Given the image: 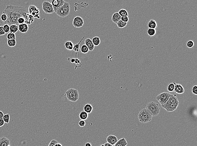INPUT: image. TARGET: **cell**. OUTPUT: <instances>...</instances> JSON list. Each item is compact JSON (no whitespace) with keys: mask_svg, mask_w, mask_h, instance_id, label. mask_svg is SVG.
<instances>
[{"mask_svg":"<svg viewBox=\"0 0 197 146\" xmlns=\"http://www.w3.org/2000/svg\"><path fill=\"white\" fill-rule=\"evenodd\" d=\"M121 20L122 21H124V22H126L128 23L129 21V17H128V16H122V17H121Z\"/></svg>","mask_w":197,"mask_h":146,"instance_id":"obj_40","label":"cell"},{"mask_svg":"<svg viewBox=\"0 0 197 146\" xmlns=\"http://www.w3.org/2000/svg\"><path fill=\"white\" fill-rule=\"evenodd\" d=\"M29 13L33 16L34 18H40V11L39 9L34 5H30L28 8Z\"/></svg>","mask_w":197,"mask_h":146,"instance_id":"obj_9","label":"cell"},{"mask_svg":"<svg viewBox=\"0 0 197 146\" xmlns=\"http://www.w3.org/2000/svg\"><path fill=\"white\" fill-rule=\"evenodd\" d=\"M5 123L4 121L3 120V118H0V127H2L4 125Z\"/></svg>","mask_w":197,"mask_h":146,"instance_id":"obj_44","label":"cell"},{"mask_svg":"<svg viewBox=\"0 0 197 146\" xmlns=\"http://www.w3.org/2000/svg\"><path fill=\"white\" fill-rule=\"evenodd\" d=\"M84 38V37H83L81 39L80 41L79 42V43H78L77 44H75V45H74V47H73V50L76 53V52H77V54L78 55V56H79V49L80 44L81 42L83 41Z\"/></svg>","mask_w":197,"mask_h":146,"instance_id":"obj_25","label":"cell"},{"mask_svg":"<svg viewBox=\"0 0 197 146\" xmlns=\"http://www.w3.org/2000/svg\"><path fill=\"white\" fill-rule=\"evenodd\" d=\"M111 56H112L111 54H109L108 56V59L109 60V61H111V58H112V57H111Z\"/></svg>","mask_w":197,"mask_h":146,"instance_id":"obj_49","label":"cell"},{"mask_svg":"<svg viewBox=\"0 0 197 146\" xmlns=\"http://www.w3.org/2000/svg\"><path fill=\"white\" fill-rule=\"evenodd\" d=\"M179 102V101L177 97H176V95L171 94L169 99H168V100L165 104H168L172 103L173 102Z\"/></svg>","mask_w":197,"mask_h":146,"instance_id":"obj_19","label":"cell"},{"mask_svg":"<svg viewBox=\"0 0 197 146\" xmlns=\"http://www.w3.org/2000/svg\"><path fill=\"white\" fill-rule=\"evenodd\" d=\"M148 26V28H153V29H156L158 27L157 23L156 21L154 20H151L149 21Z\"/></svg>","mask_w":197,"mask_h":146,"instance_id":"obj_20","label":"cell"},{"mask_svg":"<svg viewBox=\"0 0 197 146\" xmlns=\"http://www.w3.org/2000/svg\"><path fill=\"white\" fill-rule=\"evenodd\" d=\"M80 51L81 53H88L89 51L88 47L85 44L82 45L80 49Z\"/></svg>","mask_w":197,"mask_h":146,"instance_id":"obj_30","label":"cell"},{"mask_svg":"<svg viewBox=\"0 0 197 146\" xmlns=\"http://www.w3.org/2000/svg\"><path fill=\"white\" fill-rule=\"evenodd\" d=\"M75 58H72V59H71L70 60V62H71V63L74 64V62H75Z\"/></svg>","mask_w":197,"mask_h":146,"instance_id":"obj_47","label":"cell"},{"mask_svg":"<svg viewBox=\"0 0 197 146\" xmlns=\"http://www.w3.org/2000/svg\"><path fill=\"white\" fill-rule=\"evenodd\" d=\"M147 32L148 35L149 36H154L156 33V29L149 28L147 30Z\"/></svg>","mask_w":197,"mask_h":146,"instance_id":"obj_29","label":"cell"},{"mask_svg":"<svg viewBox=\"0 0 197 146\" xmlns=\"http://www.w3.org/2000/svg\"><path fill=\"white\" fill-rule=\"evenodd\" d=\"M7 43L8 46L10 47H14L17 45V41L16 40V39L8 40Z\"/></svg>","mask_w":197,"mask_h":146,"instance_id":"obj_27","label":"cell"},{"mask_svg":"<svg viewBox=\"0 0 197 146\" xmlns=\"http://www.w3.org/2000/svg\"><path fill=\"white\" fill-rule=\"evenodd\" d=\"M186 46L187 47H188L189 49H191L192 48H193L195 46L194 41L192 40L189 41L187 42Z\"/></svg>","mask_w":197,"mask_h":146,"instance_id":"obj_36","label":"cell"},{"mask_svg":"<svg viewBox=\"0 0 197 146\" xmlns=\"http://www.w3.org/2000/svg\"><path fill=\"white\" fill-rule=\"evenodd\" d=\"M171 94L167 92H164L161 93L156 97V99L160 103L161 105L165 103Z\"/></svg>","mask_w":197,"mask_h":146,"instance_id":"obj_6","label":"cell"},{"mask_svg":"<svg viewBox=\"0 0 197 146\" xmlns=\"http://www.w3.org/2000/svg\"><path fill=\"white\" fill-rule=\"evenodd\" d=\"M10 115L9 114H6V115H4L3 119V120L4 121L5 123H9L10 122Z\"/></svg>","mask_w":197,"mask_h":146,"instance_id":"obj_34","label":"cell"},{"mask_svg":"<svg viewBox=\"0 0 197 146\" xmlns=\"http://www.w3.org/2000/svg\"><path fill=\"white\" fill-rule=\"evenodd\" d=\"M64 96L67 99L71 102H75L79 99V93L78 91L74 88H69L65 92Z\"/></svg>","mask_w":197,"mask_h":146,"instance_id":"obj_3","label":"cell"},{"mask_svg":"<svg viewBox=\"0 0 197 146\" xmlns=\"http://www.w3.org/2000/svg\"><path fill=\"white\" fill-rule=\"evenodd\" d=\"M84 24L83 19L79 16L75 17L73 20V25L76 28H82Z\"/></svg>","mask_w":197,"mask_h":146,"instance_id":"obj_10","label":"cell"},{"mask_svg":"<svg viewBox=\"0 0 197 146\" xmlns=\"http://www.w3.org/2000/svg\"><path fill=\"white\" fill-rule=\"evenodd\" d=\"M84 111H85L88 114L91 113L93 110V107L91 104H85L83 107Z\"/></svg>","mask_w":197,"mask_h":146,"instance_id":"obj_21","label":"cell"},{"mask_svg":"<svg viewBox=\"0 0 197 146\" xmlns=\"http://www.w3.org/2000/svg\"><path fill=\"white\" fill-rule=\"evenodd\" d=\"M3 29L6 33H9L10 32V26L8 24H5L3 26Z\"/></svg>","mask_w":197,"mask_h":146,"instance_id":"obj_37","label":"cell"},{"mask_svg":"<svg viewBox=\"0 0 197 146\" xmlns=\"http://www.w3.org/2000/svg\"><path fill=\"white\" fill-rule=\"evenodd\" d=\"M3 115H4L2 111H0V118H3Z\"/></svg>","mask_w":197,"mask_h":146,"instance_id":"obj_45","label":"cell"},{"mask_svg":"<svg viewBox=\"0 0 197 146\" xmlns=\"http://www.w3.org/2000/svg\"><path fill=\"white\" fill-rule=\"evenodd\" d=\"M104 145V146H112V145H111L110 144H109V143H106Z\"/></svg>","mask_w":197,"mask_h":146,"instance_id":"obj_48","label":"cell"},{"mask_svg":"<svg viewBox=\"0 0 197 146\" xmlns=\"http://www.w3.org/2000/svg\"><path fill=\"white\" fill-rule=\"evenodd\" d=\"M6 38L8 40L13 39H16V36L15 33H12V32H9L8 35H7Z\"/></svg>","mask_w":197,"mask_h":146,"instance_id":"obj_33","label":"cell"},{"mask_svg":"<svg viewBox=\"0 0 197 146\" xmlns=\"http://www.w3.org/2000/svg\"><path fill=\"white\" fill-rule=\"evenodd\" d=\"M174 83H171L168 85L167 87V90L169 92H173L174 90Z\"/></svg>","mask_w":197,"mask_h":146,"instance_id":"obj_35","label":"cell"},{"mask_svg":"<svg viewBox=\"0 0 197 146\" xmlns=\"http://www.w3.org/2000/svg\"><path fill=\"white\" fill-rule=\"evenodd\" d=\"M192 93L195 95H197V85H195L192 88Z\"/></svg>","mask_w":197,"mask_h":146,"instance_id":"obj_43","label":"cell"},{"mask_svg":"<svg viewBox=\"0 0 197 146\" xmlns=\"http://www.w3.org/2000/svg\"><path fill=\"white\" fill-rule=\"evenodd\" d=\"M92 41L95 46H98L100 43V39L99 37H94L92 39Z\"/></svg>","mask_w":197,"mask_h":146,"instance_id":"obj_26","label":"cell"},{"mask_svg":"<svg viewBox=\"0 0 197 146\" xmlns=\"http://www.w3.org/2000/svg\"><path fill=\"white\" fill-rule=\"evenodd\" d=\"M8 17L6 14L4 13H3L0 17V24H1L2 23H3L5 21H6L7 20Z\"/></svg>","mask_w":197,"mask_h":146,"instance_id":"obj_32","label":"cell"},{"mask_svg":"<svg viewBox=\"0 0 197 146\" xmlns=\"http://www.w3.org/2000/svg\"><path fill=\"white\" fill-rule=\"evenodd\" d=\"M118 13L121 17L125 16H128L129 15V14H128V11H127L126 9H120V10L118 11Z\"/></svg>","mask_w":197,"mask_h":146,"instance_id":"obj_31","label":"cell"},{"mask_svg":"<svg viewBox=\"0 0 197 146\" xmlns=\"http://www.w3.org/2000/svg\"><path fill=\"white\" fill-rule=\"evenodd\" d=\"M18 23L19 24H21L23 23H26V19L24 17H21L18 19Z\"/></svg>","mask_w":197,"mask_h":146,"instance_id":"obj_38","label":"cell"},{"mask_svg":"<svg viewBox=\"0 0 197 146\" xmlns=\"http://www.w3.org/2000/svg\"><path fill=\"white\" fill-rule=\"evenodd\" d=\"M121 18V16L118 14V12H115L113 14L111 17V20L114 23H116L120 20Z\"/></svg>","mask_w":197,"mask_h":146,"instance_id":"obj_17","label":"cell"},{"mask_svg":"<svg viewBox=\"0 0 197 146\" xmlns=\"http://www.w3.org/2000/svg\"><path fill=\"white\" fill-rule=\"evenodd\" d=\"M70 11L69 3L67 2H64V4L56 10L55 13L60 17L64 18L68 16Z\"/></svg>","mask_w":197,"mask_h":146,"instance_id":"obj_4","label":"cell"},{"mask_svg":"<svg viewBox=\"0 0 197 146\" xmlns=\"http://www.w3.org/2000/svg\"><path fill=\"white\" fill-rule=\"evenodd\" d=\"M106 141L108 143L110 144L112 146H114L116 142L118 141L117 136L113 135H110L106 138Z\"/></svg>","mask_w":197,"mask_h":146,"instance_id":"obj_13","label":"cell"},{"mask_svg":"<svg viewBox=\"0 0 197 146\" xmlns=\"http://www.w3.org/2000/svg\"><path fill=\"white\" fill-rule=\"evenodd\" d=\"M11 146V142L9 139L5 137L0 138V146Z\"/></svg>","mask_w":197,"mask_h":146,"instance_id":"obj_16","label":"cell"},{"mask_svg":"<svg viewBox=\"0 0 197 146\" xmlns=\"http://www.w3.org/2000/svg\"><path fill=\"white\" fill-rule=\"evenodd\" d=\"M27 10L25 7L21 6H14L13 5L7 6L6 9L3 11V13L7 15L8 19L6 21L2 23L1 25L8 24H15L19 25L18 20L21 17H24L26 19V24H30L27 17Z\"/></svg>","mask_w":197,"mask_h":146,"instance_id":"obj_1","label":"cell"},{"mask_svg":"<svg viewBox=\"0 0 197 146\" xmlns=\"http://www.w3.org/2000/svg\"><path fill=\"white\" fill-rule=\"evenodd\" d=\"M146 109L152 116H158L160 113L161 109L158 104L153 101L147 104Z\"/></svg>","mask_w":197,"mask_h":146,"instance_id":"obj_2","label":"cell"},{"mask_svg":"<svg viewBox=\"0 0 197 146\" xmlns=\"http://www.w3.org/2000/svg\"><path fill=\"white\" fill-rule=\"evenodd\" d=\"M42 9L46 14H53L54 12L52 5L48 1H43L42 3Z\"/></svg>","mask_w":197,"mask_h":146,"instance_id":"obj_7","label":"cell"},{"mask_svg":"<svg viewBox=\"0 0 197 146\" xmlns=\"http://www.w3.org/2000/svg\"><path fill=\"white\" fill-rule=\"evenodd\" d=\"M79 117L80 118L81 120H86L88 118V113L85 111H82L79 114Z\"/></svg>","mask_w":197,"mask_h":146,"instance_id":"obj_24","label":"cell"},{"mask_svg":"<svg viewBox=\"0 0 197 146\" xmlns=\"http://www.w3.org/2000/svg\"><path fill=\"white\" fill-rule=\"evenodd\" d=\"M174 91L178 94H182L185 92V89L180 84L176 83L174 82Z\"/></svg>","mask_w":197,"mask_h":146,"instance_id":"obj_12","label":"cell"},{"mask_svg":"<svg viewBox=\"0 0 197 146\" xmlns=\"http://www.w3.org/2000/svg\"><path fill=\"white\" fill-rule=\"evenodd\" d=\"M116 24H117V27H118V28H123L126 27L127 25V24H128V23L126 22L123 21H122L121 20H119V21L116 23Z\"/></svg>","mask_w":197,"mask_h":146,"instance_id":"obj_28","label":"cell"},{"mask_svg":"<svg viewBox=\"0 0 197 146\" xmlns=\"http://www.w3.org/2000/svg\"><path fill=\"white\" fill-rule=\"evenodd\" d=\"M64 46L67 50L69 51L73 50L74 44L71 41H68L65 43Z\"/></svg>","mask_w":197,"mask_h":146,"instance_id":"obj_22","label":"cell"},{"mask_svg":"<svg viewBox=\"0 0 197 146\" xmlns=\"http://www.w3.org/2000/svg\"><path fill=\"white\" fill-rule=\"evenodd\" d=\"M18 27L19 31H20V32L22 33H25L27 32L29 30L28 25L26 23H23L21 24H19Z\"/></svg>","mask_w":197,"mask_h":146,"instance_id":"obj_15","label":"cell"},{"mask_svg":"<svg viewBox=\"0 0 197 146\" xmlns=\"http://www.w3.org/2000/svg\"><path fill=\"white\" fill-rule=\"evenodd\" d=\"M57 143H58L57 141H56L55 139H53L50 141L49 145V146H55V145Z\"/></svg>","mask_w":197,"mask_h":146,"instance_id":"obj_41","label":"cell"},{"mask_svg":"<svg viewBox=\"0 0 197 146\" xmlns=\"http://www.w3.org/2000/svg\"><path fill=\"white\" fill-rule=\"evenodd\" d=\"M62 146V145H61V144H60V143H57V144H56V145H55V146Z\"/></svg>","mask_w":197,"mask_h":146,"instance_id":"obj_50","label":"cell"},{"mask_svg":"<svg viewBox=\"0 0 197 146\" xmlns=\"http://www.w3.org/2000/svg\"><path fill=\"white\" fill-rule=\"evenodd\" d=\"M6 34L4 29H3V26H0V36L4 35Z\"/></svg>","mask_w":197,"mask_h":146,"instance_id":"obj_42","label":"cell"},{"mask_svg":"<svg viewBox=\"0 0 197 146\" xmlns=\"http://www.w3.org/2000/svg\"><path fill=\"white\" fill-rule=\"evenodd\" d=\"M92 146V145H91L90 143H89V142H87L86 144H85V146Z\"/></svg>","mask_w":197,"mask_h":146,"instance_id":"obj_46","label":"cell"},{"mask_svg":"<svg viewBox=\"0 0 197 146\" xmlns=\"http://www.w3.org/2000/svg\"><path fill=\"white\" fill-rule=\"evenodd\" d=\"M78 125L81 127H83L85 126L86 125V123H85V120H81L78 123Z\"/></svg>","mask_w":197,"mask_h":146,"instance_id":"obj_39","label":"cell"},{"mask_svg":"<svg viewBox=\"0 0 197 146\" xmlns=\"http://www.w3.org/2000/svg\"><path fill=\"white\" fill-rule=\"evenodd\" d=\"M65 1L64 0H51V3L52 6L53 7L54 12H56V10L60 7L62 6L64 3Z\"/></svg>","mask_w":197,"mask_h":146,"instance_id":"obj_11","label":"cell"},{"mask_svg":"<svg viewBox=\"0 0 197 146\" xmlns=\"http://www.w3.org/2000/svg\"><path fill=\"white\" fill-rule=\"evenodd\" d=\"M18 31V25L15 24H11V25H10V32L16 33Z\"/></svg>","mask_w":197,"mask_h":146,"instance_id":"obj_23","label":"cell"},{"mask_svg":"<svg viewBox=\"0 0 197 146\" xmlns=\"http://www.w3.org/2000/svg\"><path fill=\"white\" fill-rule=\"evenodd\" d=\"M85 44L87 46L89 51L92 52L95 49V46L93 43L92 40L89 38H87L85 40Z\"/></svg>","mask_w":197,"mask_h":146,"instance_id":"obj_14","label":"cell"},{"mask_svg":"<svg viewBox=\"0 0 197 146\" xmlns=\"http://www.w3.org/2000/svg\"><path fill=\"white\" fill-rule=\"evenodd\" d=\"M152 117L153 116L146 108L141 110L138 115V120L139 122L143 123H147L150 122L151 120Z\"/></svg>","mask_w":197,"mask_h":146,"instance_id":"obj_5","label":"cell"},{"mask_svg":"<svg viewBox=\"0 0 197 146\" xmlns=\"http://www.w3.org/2000/svg\"><path fill=\"white\" fill-rule=\"evenodd\" d=\"M179 102H173V103L168 104H163L161 105L163 108H164L167 112H172L174 110H175L177 109V108L178 106L179 105Z\"/></svg>","mask_w":197,"mask_h":146,"instance_id":"obj_8","label":"cell"},{"mask_svg":"<svg viewBox=\"0 0 197 146\" xmlns=\"http://www.w3.org/2000/svg\"><path fill=\"white\" fill-rule=\"evenodd\" d=\"M128 145V142L124 138H122L119 140H118L114 146H126Z\"/></svg>","mask_w":197,"mask_h":146,"instance_id":"obj_18","label":"cell"}]
</instances>
